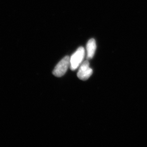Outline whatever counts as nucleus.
I'll return each mask as SVG.
<instances>
[{
  "mask_svg": "<svg viewBox=\"0 0 147 147\" xmlns=\"http://www.w3.org/2000/svg\"><path fill=\"white\" fill-rule=\"evenodd\" d=\"M96 41L94 39H90L87 44V59L88 60H91L93 58L96 51Z\"/></svg>",
  "mask_w": 147,
  "mask_h": 147,
  "instance_id": "nucleus-4",
  "label": "nucleus"
},
{
  "mask_svg": "<svg viewBox=\"0 0 147 147\" xmlns=\"http://www.w3.org/2000/svg\"><path fill=\"white\" fill-rule=\"evenodd\" d=\"M85 51L84 48L80 47L72 54L70 58V65L71 70L74 71L81 65L84 58Z\"/></svg>",
  "mask_w": 147,
  "mask_h": 147,
  "instance_id": "nucleus-1",
  "label": "nucleus"
},
{
  "mask_svg": "<svg viewBox=\"0 0 147 147\" xmlns=\"http://www.w3.org/2000/svg\"><path fill=\"white\" fill-rule=\"evenodd\" d=\"M93 70L90 67V63L88 61H85L82 63L77 73V76L79 79L86 81L92 76Z\"/></svg>",
  "mask_w": 147,
  "mask_h": 147,
  "instance_id": "nucleus-3",
  "label": "nucleus"
},
{
  "mask_svg": "<svg viewBox=\"0 0 147 147\" xmlns=\"http://www.w3.org/2000/svg\"><path fill=\"white\" fill-rule=\"evenodd\" d=\"M70 65V58L66 56L59 61L53 71V74L57 77H61L65 74Z\"/></svg>",
  "mask_w": 147,
  "mask_h": 147,
  "instance_id": "nucleus-2",
  "label": "nucleus"
}]
</instances>
